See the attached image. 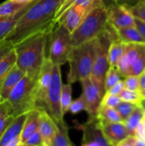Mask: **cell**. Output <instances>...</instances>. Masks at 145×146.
Returning <instances> with one entry per match:
<instances>
[{"label":"cell","instance_id":"cell-1","mask_svg":"<svg viewBox=\"0 0 145 146\" xmlns=\"http://www.w3.org/2000/svg\"><path fill=\"white\" fill-rule=\"evenodd\" d=\"M57 22L46 15L41 0L31 4L16 24L14 29L3 40L13 48L26 40L44 32H51Z\"/></svg>","mask_w":145,"mask_h":146},{"label":"cell","instance_id":"cell-2","mask_svg":"<svg viewBox=\"0 0 145 146\" xmlns=\"http://www.w3.org/2000/svg\"><path fill=\"white\" fill-rule=\"evenodd\" d=\"M51 32H44L31 37L14 48L16 54V66L35 81L46 58L45 46Z\"/></svg>","mask_w":145,"mask_h":146},{"label":"cell","instance_id":"cell-3","mask_svg":"<svg viewBox=\"0 0 145 146\" xmlns=\"http://www.w3.org/2000/svg\"><path fill=\"white\" fill-rule=\"evenodd\" d=\"M97 38L72 46L68 56V84H72L91 76L96 51Z\"/></svg>","mask_w":145,"mask_h":146},{"label":"cell","instance_id":"cell-4","mask_svg":"<svg viewBox=\"0 0 145 146\" xmlns=\"http://www.w3.org/2000/svg\"><path fill=\"white\" fill-rule=\"evenodd\" d=\"M107 24V7L102 2L92 9L79 27L71 34L72 46H76L96 38L105 29Z\"/></svg>","mask_w":145,"mask_h":146},{"label":"cell","instance_id":"cell-5","mask_svg":"<svg viewBox=\"0 0 145 146\" xmlns=\"http://www.w3.org/2000/svg\"><path fill=\"white\" fill-rule=\"evenodd\" d=\"M7 101L15 118L37 108L36 81L25 74L11 91Z\"/></svg>","mask_w":145,"mask_h":146},{"label":"cell","instance_id":"cell-6","mask_svg":"<svg viewBox=\"0 0 145 146\" xmlns=\"http://www.w3.org/2000/svg\"><path fill=\"white\" fill-rule=\"evenodd\" d=\"M118 37L117 31L107 22L105 29L97 37L96 51L90 76L104 85L105 74L109 68L108 51L111 42Z\"/></svg>","mask_w":145,"mask_h":146},{"label":"cell","instance_id":"cell-7","mask_svg":"<svg viewBox=\"0 0 145 146\" xmlns=\"http://www.w3.org/2000/svg\"><path fill=\"white\" fill-rule=\"evenodd\" d=\"M122 78L129 76H139L145 70V44L127 43L117 65Z\"/></svg>","mask_w":145,"mask_h":146},{"label":"cell","instance_id":"cell-8","mask_svg":"<svg viewBox=\"0 0 145 146\" xmlns=\"http://www.w3.org/2000/svg\"><path fill=\"white\" fill-rule=\"evenodd\" d=\"M48 58L53 64L61 66L68 61L72 46L71 42V33L61 24H56L50 34Z\"/></svg>","mask_w":145,"mask_h":146},{"label":"cell","instance_id":"cell-9","mask_svg":"<svg viewBox=\"0 0 145 146\" xmlns=\"http://www.w3.org/2000/svg\"><path fill=\"white\" fill-rule=\"evenodd\" d=\"M62 86L61 66L53 64L51 84L48 87L45 100V109L55 123L64 121V115L61 106Z\"/></svg>","mask_w":145,"mask_h":146},{"label":"cell","instance_id":"cell-10","mask_svg":"<svg viewBox=\"0 0 145 146\" xmlns=\"http://www.w3.org/2000/svg\"><path fill=\"white\" fill-rule=\"evenodd\" d=\"M81 83L82 94L87 104L88 118H97L98 109L100 106L101 101L105 94V86L92 76L82 80Z\"/></svg>","mask_w":145,"mask_h":146},{"label":"cell","instance_id":"cell-11","mask_svg":"<svg viewBox=\"0 0 145 146\" xmlns=\"http://www.w3.org/2000/svg\"><path fill=\"white\" fill-rule=\"evenodd\" d=\"M107 22L117 30L128 27H135L134 17L127 6L115 3L107 7Z\"/></svg>","mask_w":145,"mask_h":146},{"label":"cell","instance_id":"cell-12","mask_svg":"<svg viewBox=\"0 0 145 146\" xmlns=\"http://www.w3.org/2000/svg\"><path fill=\"white\" fill-rule=\"evenodd\" d=\"M80 128L82 131L80 146H112L104 136L97 118H88Z\"/></svg>","mask_w":145,"mask_h":146},{"label":"cell","instance_id":"cell-13","mask_svg":"<svg viewBox=\"0 0 145 146\" xmlns=\"http://www.w3.org/2000/svg\"><path fill=\"white\" fill-rule=\"evenodd\" d=\"M53 64L48 56L45 58L42 68L36 80L37 108L45 109L47 92L51 81Z\"/></svg>","mask_w":145,"mask_h":146},{"label":"cell","instance_id":"cell-14","mask_svg":"<svg viewBox=\"0 0 145 146\" xmlns=\"http://www.w3.org/2000/svg\"><path fill=\"white\" fill-rule=\"evenodd\" d=\"M91 10L82 5L75 4L64 11L57 19V24L63 26L71 34L82 23Z\"/></svg>","mask_w":145,"mask_h":146},{"label":"cell","instance_id":"cell-15","mask_svg":"<svg viewBox=\"0 0 145 146\" xmlns=\"http://www.w3.org/2000/svg\"><path fill=\"white\" fill-rule=\"evenodd\" d=\"M98 123L104 136L112 146L129 136L124 122L112 123L98 120Z\"/></svg>","mask_w":145,"mask_h":146},{"label":"cell","instance_id":"cell-16","mask_svg":"<svg viewBox=\"0 0 145 146\" xmlns=\"http://www.w3.org/2000/svg\"><path fill=\"white\" fill-rule=\"evenodd\" d=\"M38 131L41 135L43 144L51 146L56 133L57 125L45 109H40Z\"/></svg>","mask_w":145,"mask_h":146},{"label":"cell","instance_id":"cell-17","mask_svg":"<svg viewBox=\"0 0 145 146\" xmlns=\"http://www.w3.org/2000/svg\"><path fill=\"white\" fill-rule=\"evenodd\" d=\"M25 74L22 70L17 66L16 64L14 66L1 84L0 88V98L1 101H7L11 91Z\"/></svg>","mask_w":145,"mask_h":146},{"label":"cell","instance_id":"cell-18","mask_svg":"<svg viewBox=\"0 0 145 146\" xmlns=\"http://www.w3.org/2000/svg\"><path fill=\"white\" fill-rule=\"evenodd\" d=\"M28 113L22 114L14 118L11 125L7 128L0 138V146H6L16 138L21 136V131Z\"/></svg>","mask_w":145,"mask_h":146},{"label":"cell","instance_id":"cell-19","mask_svg":"<svg viewBox=\"0 0 145 146\" xmlns=\"http://www.w3.org/2000/svg\"><path fill=\"white\" fill-rule=\"evenodd\" d=\"M40 109L36 108L28 113L21 133V143H24L34 133L38 130Z\"/></svg>","mask_w":145,"mask_h":146},{"label":"cell","instance_id":"cell-20","mask_svg":"<svg viewBox=\"0 0 145 146\" xmlns=\"http://www.w3.org/2000/svg\"><path fill=\"white\" fill-rule=\"evenodd\" d=\"M33 2L30 3L25 8H24L19 12H18L16 14L12 16V17H0V42L2 41L10 34V32L14 29L16 24H17L21 16L28 9V7L31 6V4Z\"/></svg>","mask_w":145,"mask_h":146},{"label":"cell","instance_id":"cell-21","mask_svg":"<svg viewBox=\"0 0 145 146\" xmlns=\"http://www.w3.org/2000/svg\"><path fill=\"white\" fill-rule=\"evenodd\" d=\"M118 37L125 44L127 43H143L145 40L136 27H128L116 30Z\"/></svg>","mask_w":145,"mask_h":146},{"label":"cell","instance_id":"cell-22","mask_svg":"<svg viewBox=\"0 0 145 146\" xmlns=\"http://www.w3.org/2000/svg\"><path fill=\"white\" fill-rule=\"evenodd\" d=\"M125 43L119 38L117 37L111 42L108 51V59H109V66L117 68L118 61L120 59L124 51Z\"/></svg>","mask_w":145,"mask_h":146},{"label":"cell","instance_id":"cell-23","mask_svg":"<svg viewBox=\"0 0 145 146\" xmlns=\"http://www.w3.org/2000/svg\"><path fill=\"white\" fill-rule=\"evenodd\" d=\"M55 123L57 125L56 133L51 146H72L68 135V125L65 121Z\"/></svg>","mask_w":145,"mask_h":146},{"label":"cell","instance_id":"cell-24","mask_svg":"<svg viewBox=\"0 0 145 146\" xmlns=\"http://www.w3.org/2000/svg\"><path fill=\"white\" fill-rule=\"evenodd\" d=\"M16 62V54L12 48L5 56L0 60V88L4 78Z\"/></svg>","mask_w":145,"mask_h":146},{"label":"cell","instance_id":"cell-25","mask_svg":"<svg viewBox=\"0 0 145 146\" xmlns=\"http://www.w3.org/2000/svg\"><path fill=\"white\" fill-rule=\"evenodd\" d=\"M144 111L137 105L133 112L124 121L125 127H126L129 136L134 135L135 130L139 125V123L143 119Z\"/></svg>","mask_w":145,"mask_h":146},{"label":"cell","instance_id":"cell-26","mask_svg":"<svg viewBox=\"0 0 145 146\" xmlns=\"http://www.w3.org/2000/svg\"><path fill=\"white\" fill-rule=\"evenodd\" d=\"M15 117L12 115L10 105L7 101L0 103V138L11 125Z\"/></svg>","mask_w":145,"mask_h":146},{"label":"cell","instance_id":"cell-27","mask_svg":"<svg viewBox=\"0 0 145 146\" xmlns=\"http://www.w3.org/2000/svg\"><path fill=\"white\" fill-rule=\"evenodd\" d=\"M28 4L19 3L13 0H7L0 4V17H9L15 15L25 8Z\"/></svg>","mask_w":145,"mask_h":146},{"label":"cell","instance_id":"cell-28","mask_svg":"<svg viewBox=\"0 0 145 146\" xmlns=\"http://www.w3.org/2000/svg\"><path fill=\"white\" fill-rule=\"evenodd\" d=\"M97 118L100 121H107V122H123V120L122 119L116 108H109L102 106H100L98 109Z\"/></svg>","mask_w":145,"mask_h":146},{"label":"cell","instance_id":"cell-29","mask_svg":"<svg viewBox=\"0 0 145 146\" xmlns=\"http://www.w3.org/2000/svg\"><path fill=\"white\" fill-rule=\"evenodd\" d=\"M72 102V86L71 84H63L61 95V106L63 115L68 112V108Z\"/></svg>","mask_w":145,"mask_h":146},{"label":"cell","instance_id":"cell-30","mask_svg":"<svg viewBox=\"0 0 145 146\" xmlns=\"http://www.w3.org/2000/svg\"><path fill=\"white\" fill-rule=\"evenodd\" d=\"M121 78H122V76L119 74L117 68L109 66L106 74H105V81H104L105 92L107 91L110 88H112L118 81H120Z\"/></svg>","mask_w":145,"mask_h":146},{"label":"cell","instance_id":"cell-31","mask_svg":"<svg viewBox=\"0 0 145 146\" xmlns=\"http://www.w3.org/2000/svg\"><path fill=\"white\" fill-rule=\"evenodd\" d=\"M118 96L122 101L132 103L138 105L142 96L139 91H132V90L124 88Z\"/></svg>","mask_w":145,"mask_h":146},{"label":"cell","instance_id":"cell-32","mask_svg":"<svg viewBox=\"0 0 145 146\" xmlns=\"http://www.w3.org/2000/svg\"><path fill=\"white\" fill-rule=\"evenodd\" d=\"M136 106H137L136 104L122 101L116 107V110L118 111L124 122V121L133 112Z\"/></svg>","mask_w":145,"mask_h":146},{"label":"cell","instance_id":"cell-33","mask_svg":"<svg viewBox=\"0 0 145 146\" xmlns=\"http://www.w3.org/2000/svg\"><path fill=\"white\" fill-rule=\"evenodd\" d=\"M87 110H88L87 104L83 96L81 95L79 98L72 101L68 108V112L71 113V114L75 115L82 111H85L87 112Z\"/></svg>","mask_w":145,"mask_h":146},{"label":"cell","instance_id":"cell-34","mask_svg":"<svg viewBox=\"0 0 145 146\" xmlns=\"http://www.w3.org/2000/svg\"><path fill=\"white\" fill-rule=\"evenodd\" d=\"M128 8L135 18L145 22V0H141Z\"/></svg>","mask_w":145,"mask_h":146},{"label":"cell","instance_id":"cell-35","mask_svg":"<svg viewBox=\"0 0 145 146\" xmlns=\"http://www.w3.org/2000/svg\"><path fill=\"white\" fill-rule=\"evenodd\" d=\"M121 101H122V100L118 96L111 95V94L105 93L103 98H102V101H101L100 106L109 107V108H116V107L119 105Z\"/></svg>","mask_w":145,"mask_h":146},{"label":"cell","instance_id":"cell-36","mask_svg":"<svg viewBox=\"0 0 145 146\" xmlns=\"http://www.w3.org/2000/svg\"><path fill=\"white\" fill-rule=\"evenodd\" d=\"M125 88L132 91H139V80L137 76H129L124 79Z\"/></svg>","mask_w":145,"mask_h":146},{"label":"cell","instance_id":"cell-37","mask_svg":"<svg viewBox=\"0 0 145 146\" xmlns=\"http://www.w3.org/2000/svg\"><path fill=\"white\" fill-rule=\"evenodd\" d=\"M24 144H26L27 145L29 146H38L41 145L43 144L42 138H41V135L40 134L39 131H36L35 133L32 134L25 142Z\"/></svg>","mask_w":145,"mask_h":146},{"label":"cell","instance_id":"cell-38","mask_svg":"<svg viewBox=\"0 0 145 146\" xmlns=\"http://www.w3.org/2000/svg\"><path fill=\"white\" fill-rule=\"evenodd\" d=\"M125 88V83H124V80L121 79L120 81H118L117 84H115L112 88H109L107 91L105 93L107 94H111V95L115 96H119V94L122 92V90Z\"/></svg>","mask_w":145,"mask_h":146},{"label":"cell","instance_id":"cell-39","mask_svg":"<svg viewBox=\"0 0 145 146\" xmlns=\"http://www.w3.org/2000/svg\"><path fill=\"white\" fill-rule=\"evenodd\" d=\"M13 48L12 46L9 44L8 43H6L4 41H1L0 42V60L5 56Z\"/></svg>","mask_w":145,"mask_h":146},{"label":"cell","instance_id":"cell-40","mask_svg":"<svg viewBox=\"0 0 145 146\" xmlns=\"http://www.w3.org/2000/svg\"><path fill=\"white\" fill-rule=\"evenodd\" d=\"M134 23H135V27H136L139 31L140 32L141 35L145 40V22L142 21V20L139 19L137 18L134 17Z\"/></svg>","mask_w":145,"mask_h":146},{"label":"cell","instance_id":"cell-41","mask_svg":"<svg viewBox=\"0 0 145 146\" xmlns=\"http://www.w3.org/2000/svg\"><path fill=\"white\" fill-rule=\"evenodd\" d=\"M134 146H145V139L136 136H130Z\"/></svg>","mask_w":145,"mask_h":146},{"label":"cell","instance_id":"cell-42","mask_svg":"<svg viewBox=\"0 0 145 146\" xmlns=\"http://www.w3.org/2000/svg\"><path fill=\"white\" fill-rule=\"evenodd\" d=\"M139 91L145 90V70L139 76Z\"/></svg>","mask_w":145,"mask_h":146},{"label":"cell","instance_id":"cell-43","mask_svg":"<svg viewBox=\"0 0 145 146\" xmlns=\"http://www.w3.org/2000/svg\"><path fill=\"white\" fill-rule=\"evenodd\" d=\"M114 146H134V145L133 143H132V139H131L130 136H128L127 138L124 139L123 141H120L119 143H118L117 144H116Z\"/></svg>","mask_w":145,"mask_h":146},{"label":"cell","instance_id":"cell-44","mask_svg":"<svg viewBox=\"0 0 145 146\" xmlns=\"http://www.w3.org/2000/svg\"><path fill=\"white\" fill-rule=\"evenodd\" d=\"M115 3L118 4H122V5L131 7L133 5V0H113Z\"/></svg>","mask_w":145,"mask_h":146},{"label":"cell","instance_id":"cell-45","mask_svg":"<svg viewBox=\"0 0 145 146\" xmlns=\"http://www.w3.org/2000/svg\"><path fill=\"white\" fill-rule=\"evenodd\" d=\"M21 143V136H20L18 137V138H16V139L14 140L12 142H11L10 143H9L8 145H7L6 146H18Z\"/></svg>","mask_w":145,"mask_h":146},{"label":"cell","instance_id":"cell-46","mask_svg":"<svg viewBox=\"0 0 145 146\" xmlns=\"http://www.w3.org/2000/svg\"><path fill=\"white\" fill-rule=\"evenodd\" d=\"M138 106H139L140 107V108H142L145 113V97L144 96L142 97V98H141L140 101H139V104H138Z\"/></svg>","mask_w":145,"mask_h":146},{"label":"cell","instance_id":"cell-47","mask_svg":"<svg viewBox=\"0 0 145 146\" xmlns=\"http://www.w3.org/2000/svg\"><path fill=\"white\" fill-rule=\"evenodd\" d=\"M13 1H17V2L19 3H24V4H28V3L33 2L35 0H13Z\"/></svg>","mask_w":145,"mask_h":146},{"label":"cell","instance_id":"cell-48","mask_svg":"<svg viewBox=\"0 0 145 146\" xmlns=\"http://www.w3.org/2000/svg\"><path fill=\"white\" fill-rule=\"evenodd\" d=\"M140 93H141V94H142V96H144L145 97V90L140 91Z\"/></svg>","mask_w":145,"mask_h":146},{"label":"cell","instance_id":"cell-49","mask_svg":"<svg viewBox=\"0 0 145 146\" xmlns=\"http://www.w3.org/2000/svg\"><path fill=\"white\" fill-rule=\"evenodd\" d=\"M141 1V0H133V5L134 4H136V3H137L138 1Z\"/></svg>","mask_w":145,"mask_h":146},{"label":"cell","instance_id":"cell-50","mask_svg":"<svg viewBox=\"0 0 145 146\" xmlns=\"http://www.w3.org/2000/svg\"><path fill=\"white\" fill-rule=\"evenodd\" d=\"M18 146H29V145H26V144H24V143H21Z\"/></svg>","mask_w":145,"mask_h":146},{"label":"cell","instance_id":"cell-51","mask_svg":"<svg viewBox=\"0 0 145 146\" xmlns=\"http://www.w3.org/2000/svg\"><path fill=\"white\" fill-rule=\"evenodd\" d=\"M142 121H143L144 122H145V113H144V117H143V119H142Z\"/></svg>","mask_w":145,"mask_h":146},{"label":"cell","instance_id":"cell-52","mask_svg":"<svg viewBox=\"0 0 145 146\" xmlns=\"http://www.w3.org/2000/svg\"><path fill=\"white\" fill-rule=\"evenodd\" d=\"M142 122H143L144 123V133H145V122H144L143 121H142Z\"/></svg>","mask_w":145,"mask_h":146},{"label":"cell","instance_id":"cell-53","mask_svg":"<svg viewBox=\"0 0 145 146\" xmlns=\"http://www.w3.org/2000/svg\"><path fill=\"white\" fill-rule=\"evenodd\" d=\"M43 145V146H48V145H44V144H42Z\"/></svg>","mask_w":145,"mask_h":146},{"label":"cell","instance_id":"cell-54","mask_svg":"<svg viewBox=\"0 0 145 146\" xmlns=\"http://www.w3.org/2000/svg\"><path fill=\"white\" fill-rule=\"evenodd\" d=\"M1 102V98H0V103Z\"/></svg>","mask_w":145,"mask_h":146},{"label":"cell","instance_id":"cell-55","mask_svg":"<svg viewBox=\"0 0 145 146\" xmlns=\"http://www.w3.org/2000/svg\"><path fill=\"white\" fill-rule=\"evenodd\" d=\"M38 146H43V145H38Z\"/></svg>","mask_w":145,"mask_h":146}]
</instances>
